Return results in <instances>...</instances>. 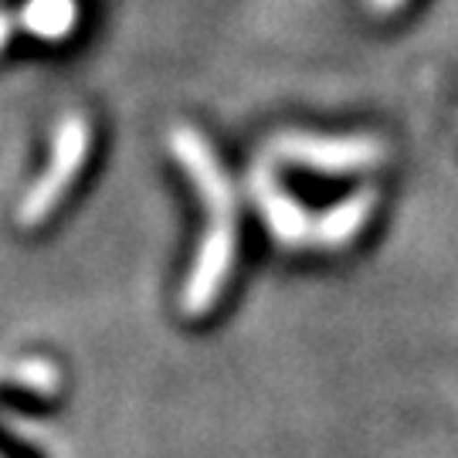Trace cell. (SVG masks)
I'll use <instances>...</instances> for the list:
<instances>
[{"instance_id":"obj_1","label":"cell","mask_w":458,"mask_h":458,"mask_svg":"<svg viewBox=\"0 0 458 458\" xmlns=\"http://www.w3.org/2000/svg\"><path fill=\"white\" fill-rule=\"evenodd\" d=\"M170 147L177 164L187 170V177L197 183V191L208 204L211 225H208V238L197 255L194 276L183 289V306L187 312L211 310L217 299L225 278L231 272V255H234V197H231V183L225 177V166L214 160L208 140L191 126H181L170 136Z\"/></svg>"},{"instance_id":"obj_2","label":"cell","mask_w":458,"mask_h":458,"mask_svg":"<svg viewBox=\"0 0 458 458\" xmlns=\"http://www.w3.org/2000/svg\"><path fill=\"white\" fill-rule=\"evenodd\" d=\"M89 153H92V126H89V119L79 113L65 115L58 123V130H55V140H51V157L45 174L38 177L31 194L24 197V204H21V221L24 225H38L48 214L51 204H58V197L68 191V183L82 174Z\"/></svg>"},{"instance_id":"obj_3","label":"cell","mask_w":458,"mask_h":458,"mask_svg":"<svg viewBox=\"0 0 458 458\" xmlns=\"http://www.w3.org/2000/svg\"><path fill=\"white\" fill-rule=\"evenodd\" d=\"M278 153L289 164H302L319 174H353L377 166L384 157V143L374 136H285L278 143Z\"/></svg>"},{"instance_id":"obj_4","label":"cell","mask_w":458,"mask_h":458,"mask_svg":"<svg viewBox=\"0 0 458 458\" xmlns=\"http://www.w3.org/2000/svg\"><path fill=\"white\" fill-rule=\"evenodd\" d=\"M82 24V0H21L11 14V28L41 45H62Z\"/></svg>"},{"instance_id":"obj_5","label":"cell","mask_w":458,"mask_h":458,"mask_svg":"<svg viewBox=\"0 0 458 458\" xmlns=\"http://www.w3.org/2000/svg\"><path fill=\"white\" fill-rule=\"evenodd\" d=\"M404 4H408V0H367V7H370L374 14H397Z\"/></svg>"}]
</instances>
